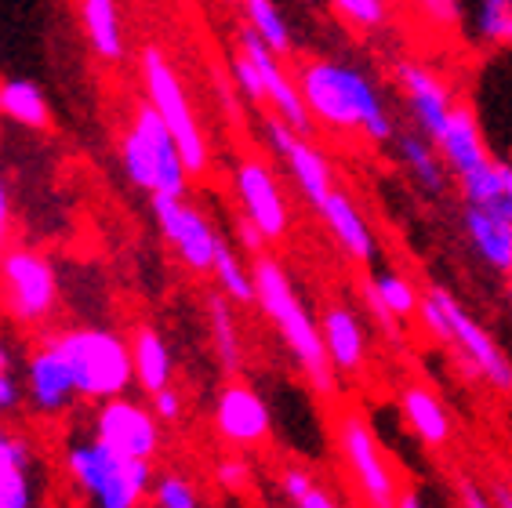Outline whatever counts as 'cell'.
Here are the masks:
<instances>
[{
    "instance_id": "obj_1",
    "label": "cell",
    "mask_w": 512,
    "mask_h": 508,
    "mask_svg": "<svg viewBox=\"0 0 512 508\" xmlns=\"http://www.w3.org/2000/svg\"><path fill=\"white\" fill-rule=\"evenodd\" d=\"M309 117L338 135H360L375 146L393 142L396 120L385 95L364 69L342 59H309L295 73Z\"/></svg>"
},
{
    "instance_id": "obj_2",
    "label": "cell",
    "mask_w": 512,
    "mask_h": 508,
    "mask_svg": "<svg viewBox=\"0 0 512 508\" xmlns=\"http://www.w3.org/2000/svg\"><path fill=\"white\" fill-rule=\"evenodd\" d=\"M255 302L258 309L269 316V323L276 327L280 342L287 345V352L295 356V363L302 367V374L309 378L320 396H335V363L327 356L324 338H320V323L309 316V309L298 298L295 284L287 269L276 258H269L266 251L258 254L255 265Z\"/></svg>"
},
{
    "instance_id": "obj_3",
    "label": "cell",
    "mask_w": 512,
    "mask_h": 508,
    "mask_svg": "<svg viewBox=\"0 0 512 508\" xmlns=\"http://www.w3.org/2000/svg\"><path fill=\"white\" fill-rule=\"evenodd\" d=\"M66 472L80 494L102 508H135L153 487V461L128 458L95 436L66 450Z\"/></svg>"
},
{
    "instance_id": "obj_4",
    "label": "cell",
    "mask_w": 512,
    "mask_h": 508,
    "mask_svg": "<svg viewBox=\"0 0 512 508\" xmlns=\"http://www.w3.org/2000/svg\"><path fill=\"white\" fill-rule=\"evenodd\" d=\"M120 164L128 171V178L138 189L153 193H171L186 196L189 189V167L178 153V142L171 135V127L164 124L157 109L138 106L131 113V124L120 138Z\"/></svg>"
},
{
    "instance_id": "obj_5",
    "label": "cell",
    "mask_w": 512,
    "mask_h": 508,
    "mask_svg": "<svg viewBox=\"0 0 512 508\" xmlns=\"http://www.w3.org/2000/svg\"><path fill=\"white\" fill-rule=\"evenodd\" d=\"M55 349L66 356L77 392L84 400H113L135 385L131 342L106 327H73L51 338Z\"/></svg>"
},
{
    "instance_id": "obj_6",
    "label": "cell",
    "mask_w": 512,
    "mask_h": 508,
    "mask_svg": "<svg viewBox=\"0 0 512 508\" xmlns=\"http://www.w3.org/2000/svg\"><path fill=\"white\" fill-rule=\"evenodd\" d=\"M142 88H146V102L171 127L189 175H204L207 164H211V149H207V138L200 131L197 113L189 106L186 84H182L178 69L171 66V59L160 48L142 51Z\"/></svg>"
},
{
    "instance_id": "obj_7",
    "label": "cell",
    "mask_w": 512,
    "mask_h": 508,
    "mask_svg": "<svg viewBox=\"0 0 512 508\" xmlns=\"http://www.w3.org/2000/svg\"><path fill=\"white\" fill-rule=\"evenodd\" d=\"M335 440L338 450H342V461L349 476H353L356 490L364 494L367 505L375 508H389L400 501V479H396V469L385 458L382 443H378L375 429L367 425L364 414L356 411H342L335 425Z\"/></svg>"
},
{
    "instance_id": "obj_8",
    "label": "cell",
    "mask_w": 512,
    "mask_h": 508,
    "mask_svg": "<svg viewBox=\"0 0 512 508\" xmlns=\"http://www.w3.org/2000/svg\"><path fill=\"white\" fill-rule=\"evenodd\" d=\"M433 302L440 305V313L447 320V345L465 360L469 371L480 374V381H487L494 392L512 396V360L502 352V345L494 342L491 331L454 298L447 287H429Z\"/></svg>"
},
{
    "instance_id": "obj_9",
    "label": "cell",
    "mask_w": 512,
    "mask_h": 508,
    "mask_svg": "<svg viewBox=\"0 0 512 508\" xmlns=\"http://www.w3.org/2000/svg\"><path fill=\"white\" fill-rule=\"evenodd\" d=\"M0 291L15 320L44 323L59 305V276L44 254L11 247L0 254Z\"/></svg>"
},
{
    "instance_id": "obj_10",
    "label": "cell",
    "mask_w": 512,
    "mask_h": 508,
    "mask_svg": "<svg viewBox=\"0 0 512 508\" xmlns=\"http://www.w3.org/2000/svg\"><path fill=\"white\" fill-rule=\"evenodd\" d=\"M153 218H157L160 233L175 247V254L182 258L186 269H193V273H211L222 236H218L211 218H207L197 204H189L186 196L153 193Z\"/></svg>"
},
{
    "instance_id": "obj_11",
    "label": "cell",
    "mask_w": 512,
    "mask_h": 508,
    "mask_svg": "<svg viewBox=\"0 0 512 508\" xmlns=\"http://www.w3.org/2000/svg\"><path fill=\"white\" fill-rule=\"evenodd\" d=\"M262 135H266L269 149L287 164V171H291L295 186L309 200V207L324 204L327 193L335 189V175H331V164H327L324 153L309 142L306 131H298V127H291L273 113V117L262 120Z\"/></svg>"
},
{
    "instance_id": "obj_12",
    "label": "cell",
    "mask_w": 512,
    "mask_h": 508,
    "mask_svg": "<svg viewBox=\"0 0 512 508\" xmlns=\"http://www.w3.org/2000/svg\"><path fill=\"white\" fill-rule=\"evenodd\" d=\"M233 189L240 200V215H247L266 236V244H280L291 229V207L284 200V189L276 182L273 167L266 160H240L233 171Z\"/></svg>"
},
{
    "instance_id": "obj_13",
    "label": "cell",
    "mask_w": 512,
    "mask_h": 508,
    "mask_svg": "<svg viewBox=\"0 0 512 508\" xmlns=\"http://www.w3.org/2000/svg\"><path fill=\"white\" fill-rule=\"evenodd\" d=\"M237 51H244L247 59L255 62L258 77H262V91H266V106L273 109L280 120H287L291 127H298V131H306L309 135V131H313V117H309L306 98H302L298 80L287 73L284 62H280V55H276V51L269 48L266 40L258 37L247 22L237 37Z\"/></svg>"
},
{
    "instance_id": "obj_14",
    "label": "cell",
    "mask_w": 512,
    "mask_h": 508,
    "mask_svg": "<svg viewBox=\"0 0 512 508\" xmlns=\"http://www.w3.org/2000/svg\"><path fill=\"white\" fill-rule=\"evenodd\" d=\"M95 440L109 443L128 458L153 461L160 454V418L128 396H113L102 400L95 414Z\"/></svg>"
},
{
    "instance_id": "obj_15",
    "label": "cell",
    "mask_w": 512,
    "mask_h": 508,
    "mask_svg": "<svg viewBox=\"0 0 512 508\" xmlns=\"http://www.w3.org/2000/svg\"><path fill=\"white\" fill-rule=\"evenodd\" d=\"M273 418H269L266 400L258 396L244 381H229L222 385L215 400V432L218 440H226L237 450H255L269 440Z\"/></svg>"
},
{
    "instance_id": "obj_16",
    "label": "cell",
    "mask_w": 512,
    "mask_h": 508,
    "mask_svg": "<svg viewBox=\"0 0 512 508\" xmlns=\"http://www.w3.org/2000/svg\"><path fill=\"white\" fill-rule=\"evenodd\" d=\"M22 396L30 400L33 414H40V418H59L80 400L73 371H69L66 356L55 349V342L40 345L26 360V392Z\"/></svg>"
},
{
    "instance_id": "obj_17",
    "label": "cell",
    "mask_w": 512,
    "mask_h": 508,
    "mask_svg": "<svg viewBox=\"0 0 512 508\" xmlns=\"http://www.w3.org/2000/svg\"><path fill=\"white\" fill-rule=\"evenodd\" d=\"M440 157H444L447 171H451L454 182L469 178L473 171H480L487 160H491V149H487V135H483L480 120L469 106L454 102L451 113H447L444 127L433 135Z\"/></svg>"
},
{
    "instance_id": "obj_18",
    "label": "cell",
    "mask_w": 512,
    "mask_h": 508,
    "mask_svg": "<svg viewBox=\"0 0 512 508\" xmlns=\"http://www.w3.org/2000/svg\"><path fill=\"white\" fill-rule=\"evenodd\" d=\"M396 84H400V91H404V98H407L414 127H418L422 135L433 138L436 131L444 127L447 113H451V106H454L451 88L436 77L433 69L422 66V62H400V66H396Z\"/></svg>"
},
{
    "instance_id": "obj_19",
    "label": "cell",
    "mask_w": 512,
    "mask_h": 508,
    "mask_svg": "<svg viewBox=\"0 0 512 508\" xmlns=\"http://www.w3.org/2000/svg\"><path fill=\"white\" fill-rule=\"evenodd\" d=\"M316 215L324 218L327 229H331V236L338 240V247H342L356 265L375 262L378 240H375V233H371L367 218L360 215V207L353 204V196L342 193V189H331L324 204L316 207Z\"/></svg>"
},
{
    "instance_id": "obj_20",
    "label": "cell",
    "mask_w": 512,
    "mask_h": 508,
    "mask_svg": "<svg viewBox=\"0 0 512 508\" xmlns=\"http://www.w3.org/2000/svg\"><path fill=\"white\" fill-rule=\"evenodd\" d=\"M462 233L469 240V247L476 251L491 273L509 276L512 273V225L505 218H498L487 207L465 204L462 207Z\"/></svg>"
},
{
    "instance_id": "obj_21",
    "label": "cell",
    "mask_w": 512,
    "mask_h": 508,
    "mask_svg": "<svg viewBox=\"0 0 512 508\" xmlns=\"http://www.w3.org/2000/svg\"><path fill=\"white\" fill-rule=\"evenodd\" d=\"M393 146H396L400 164H404V171L411 175V182L422 189L425 196L447 193V186H451V171H447V164H444V157H440V149H436L433 138L422 135L418 127H407V131L396 127Z\"/></svg>"
},
{
    "instance_id": "obj_22",
    "label": "cell",
    "mask_w": 512,
    "mask_h": 508,
    "mask_svg": "<svg viewBox=\"0 0 512 508\" xmlns=\"http://www.w3.org/2000/svg\"><path fill=\"white\" fill-rule=\"evenodd\" d=\"M320 338L338 374H356L367 363L364 323L349 305H327L320 316Z\"/></svg>"
},
{
    "instance_id": "obj_23",
    "label": "cell",
    "mask_w": 512,
    "mask_h": 508,
    "mask_svg": "<svg viewBox=\"0 0 512 508\" xmlns=\"http://www.w3.org/2000/svg\"><path fill=\"white\" fill-rule=\"evenodd\" d=\"M364 298L389 338H396V320L418 316V305H422V291L404 273H375L364 284Z\"/></svg>"
},
{
    "instance_id": "obj_24",
    "label": "cell",
    "mask_w": 512,
    "mask_h": 508,
    "mask_svg": "<svg viewBox=\"0 0 512 508\" xmlns=\"http://www.w3.org/2000/svg\"><path fill=\"white\" fill-rule=\"evenodd\" d=\"M400 411H404V421L411 425V432L425 447H444L451 440V414H447L444 400L433 389L407 385L400 392Z\"/></svg>"
},
{
    "instance_id": "obj_25",
    "label": "cell",
    "mask_w": 512,
    "mask_h": 508,
    "mask_svg": "<svg viewBox=\"0 0 512 508\" xmlns=\"http://www.w3.org/2000/svg\"><path fill=\"white\" fill-rule=\"evenodd\" d=\"M458 189H462L465 204L487 207V211H494V215L512 225V164L509 160L491 157L480 171L462 178Z\"/></svg>"
},
{
    "instance_id": "obj_26",
    "label": "cell",
    "mask_w": 512,
    "mask_h": 508,
    "mask_svg": "<svg viewBox=\"0 0 512 508\" xmlns=\"http://www.w3.org/2000/svg\"><path fill=\"white\" fill-rule=\"evenodd\" d=\"M80 22H84L91 51L102 62L124 59V26H120L117 0H80Z\"/></svg>"
},
{
    "instance_id": "obj_27",
    "label": "cell",
    "mask_w": 512,
    "mask_h": 508,
    "mask_svg": "<svg viewBox=\"0 0 512 508\" xmlns=\"http://www.w3.org/2000/svg\"><path fill=\"white\" fill-rule=\"evenodd\" d=\"M131 363H135V385H142V392H157L171 385L175 360H171L168 342L153 327H138L135 331V338H131Z\"/></svg>"
},
{
    "instance_id": "obj_28",
    "label": "cell",
    "mask_w": 512,
    "mask_h": 508,
    "mask_svg": "<svg viewBox=\"0 0 512 508\" xmlns=\"http://www.w3.org/2000/svg\"><path fill=\"white\" fill-rule=\"evenodd\" d=\"M0 117H8L19 127H30V131H48L51 127L48 98L33 80H4L0 84Z\"/></svg>"
},
{
    "instance_id": "obj_29",
    "label": "cell",
    "mask_w": 512,
    "mask_h": 508,
    "mask_svg": "<svg viewBox=\"0 0 512 508\" xmlns=\"http://www.w3.org/2000/svg\"><path fill=\"white\" fill-rule=\"evenodd\" d=\"M207 323H211V345H215L218 363L229 374L240 371V331L233 316V298L229 294H211L207 298Z\"/></svg>"
},
{
    "instance_id": "obj_30",
    "label": "cell",
    "mask_w": 512,
    "mask_h": 508,
    "mask_svg": "<svg viewBox=\"0 0 512 508\" xmlns=\"http://www.w3.org/2000/svg\"><path fill=\"white\" fill-rule=\"evenodd\" d=\"M240 8H244L247 26L266 40L280 59H284V55H291V48H295V37H291V26H287L284 11H280V4H276V0H240Z\"/></svg>"
},
{
    "instance_id": "obj_31",
    "label": "cell",
    "mask_w": 512,
    "mask_h": 508,
    "mask_svg": "<svg viewBox=\"0 0 512 508\" xmlns=\"http://www.w3.org/2000/svg\"><path fill=\"white\" fill-rule=\"evenodd\" d=\"M211 273H215L222 294H229V298L240 305H255V273H251V265H244V258H240L226 240L218 244Z\"/></svg>"
},
{
    "instance_id": "obj_32",
    "label": "cell",
    "mask_w": 512,
    "mask_h": 508,
    "mask_svg": "<svg viewBox=\"0 0 512 508\" xmlns=\"http://www.w3.org/2000/svg\"><path fill=\"white\" fill-rule=\"evenodd\" d=\"M280 494L295 508H335L338 501L331 498V490L320 487L306 469H298V465H287L280 472Z\"/></svg>"
},
{
    "instance_id": "obj_33",
    "label": "cell",
    "mask_w": 512,
    "mask_h": 508,
    "mask_svg": "<svg viewBox=\"0 0 512 508\" xmlns=\"http://www.w3.org/2000/svg\"><path fill=\"white\" fill-rule=\"evenodd\" d=\"M476 37L491 48L512 40V0H476Z\"/></svg>"
},
{
    "instance_id": "obj_34",
    "label": "cell",
    "mask_w": 512,
    "mask_h": 508,
    "mask_svg": "<svg viewBox=\"0 0 512 508\" xmlns=\"http://www.w3.org/2000/svg\"><path fill=\"white\" fill-rule=\"evenodd\" d=\"M146 501H153L157 508H197L200 490L193 479L178 476V472H164V476H153Z\"/></svg>"
},
{
    "instance_id": "obj_35",
    "label": "cell",
    "mask_w": 512,
    "mask_h": 508,
    "mask_svg": "<svg viewBox=\"0 0 512 508\" xmlns=\"http://www.w3.org/2000/svg\"><path fill=\"white\" fill-rule=\"evenodd\" d=\"M331 8L356 30H378L389 19V0H331Z\"/></svg>"
},
{
    "instance_id": "obj_36",
    "label": "cell",
    "mask_w": 512,
    "mask_h": 508,
    "mask_svg": "<svg viewBox=\"0 0 512 508\" xmlns=\"http://www.w3.org/2000/svg\"><path fill=\"white\" fill-rule=\"evenodd\" d=\"M33 501V469L0 472V508H30Z\"/></svg>"
},
{
    "instance_id": "obj_37",
    "label": "cell",
    "mask_w": 512,
    "mask_h": 508,
    "mask_svg": "<svg viewBox=\"0 0 512 508\" xmlns=\"http://www.w3.org/2000/svg\"><path fill=\"white\" fill-rule=\"evenodd\" d=\"M229 77H233V88H237L240 95L247 98V102H255V106H266L262 77H258L255 62L247 59L244 51H237V55H233V62H229Z\"/></svg>"
},
{
    "instance_id": "obj_38",
    "label": "cell",
    "mask_w": 512,
    "mask_h": 508,
    "mask_svg": "<svg viewBox=\"0 0 512 508\" xmlns=\"http://www.w3.org/2000/svg\"><path fill=\"white\" fill-rule=\"evenodd\" d=\"M19 403H22V385L15 378V367H11L8 345L0 342V414H15Z\"/></svg>"
},
{
    "instance_id": "obj_39",
    "label": "cell",
    "mask_w": 512,
    "mask_h": 508,
    "mask_svg": "<svg viewBox=\"0 0 512 508\" xmlns=\"http://www.w3.org/2000/svg\"><path fill=\"white\" fill-rule=\"evenodd\" d=\"M4 469H33V450L19 432L0 429V472Z\"/></svg>"
},
{
    "instance_id": "obj_40",
    "label": "cell",
    "mask_w": 512,
    "mask_h": 508,
    "mask_svg": "<svg viewBox=\"0 0 512 508\" xmlns=\"http://www.w3.org/2000/svg\"><path fill=\"white\" fill-rule=\"evenodd\" d=\"M215 479H218V487L229 490V494H240V490L251 487V469H247V461L244 458H222L218 461V469H215Z\"/></svg>"
},
{
    "instance_id": "obj_41",
    "label": "cell",
    "mask_w": 512,
    "mask_h": 508,
    "mask_svg": "<svg viewBox=\"0 0 512 508\" xmlns=\"http://www.w3.org/2000/svg\"><path fill=\"white\" fill-rule=\"evenodd\" d=\"M414 4H418V11H422L433 26L454 30V26L462 22V0H414Z\"/></svg>"
},
{
    "instance_id": "obj_42",
    "label": "cell",
    "mask_w": 512,
    "mask_h": 508,
    "mask_svg": "<svg viewBox=\"0 0 512 508\" xmlns=\"http://www.w3.org/2000/svg\"><path fill=\"white\" fill-rule=\"evenodd\" d=\"M149 400H153V407L149 411L157 414L160 421H178L182 418V396H178L175 389H157V392H149Z\"/></svg>"
},
{
    "instance_id": "obj_43",
    "label": "cell",
    "mask_w": 512,
    "mask_h": 508,
    "mask_svg": "<svg viewBox=\"0 0 512 508\" xmlns=\"http://www.w3.org/2000/svg\"><path fill=\"white\" fill-rule=\"evenodd\" d=\"M237 244H240V251H247L251 258H258V254L266 251V236L258 233V225L247 215L237 218Z\"/></svg>"
},
{
    "instance_id": "obj_44",
    "label": "cell",
    "mask_w": 512,
    "mask_h": 508,
    "mask_svg": "<svg viewBox=\"0 0 512 508\" xmlns=\"http://www.w3.org/2000/svg\"><path fill=\"white\" fill-rule=\"evenodd\" d=\"M11 233V200H8V189H4V178H0V244L8 240Z\"/></svg>"
},
{
    "instance_id": "obj_45",
    "label": "cell",
    "mask_w": 512,
    "mask_h": 508,
    "mask_svg": "<svg viewBox=\"0 0 512 508\" xmlns=\"http://www.w3.org/2000/svg\"><path fill=\"white\" fill-rule=\"evenodd\" d=\"M458 494H462L465 505H473V508H487V505H491V498H487V490L473 487V483H462V487H458Z\"/></svg>"
},
{
    "instance_id": "obj_46",
    "label": "cell",
    "mask_w": 512,
    "mask_h": 508,
    "mask_svg": "<svg viewBox=\"0 0 512 508\" xmlns=\"http://www.w3.org/2000/svg\"><path fill=\"white\" fill-rule=\"evenodd\" d=\"M487 498H491V505L512 508V487H505V483H491V487H487Z\"/></svg>"
},
{
    "instance_id": "obj_47",
    "label": "cell",
    "mask_w": 512,
    "mask_h": 508,
    "mask_svg": "<svg viewBox=\"0 0 512 508\" xmlns=\"http://www.w3.org/2000/svg\"><path fill=\"white\" fill-rule=\"evenodd\" d=\"M505 280H509V302H512V273H509V276H505Z\"/></svg>"
},
{
    "instance_id": "obj_48",
    "label": "cell",
    "mask_w": 512,
    "mask_h": 508,
    "mask_svg": "<svg viewBox=\"0 0 512 508\" xmlns=\"http://www.w3.org/2000/svg\"><path fill=\"white\" fill-rule=\"evenodd\" d=\"M509 44H512V40H509Z\"/></svg>"
}]
</instances>
